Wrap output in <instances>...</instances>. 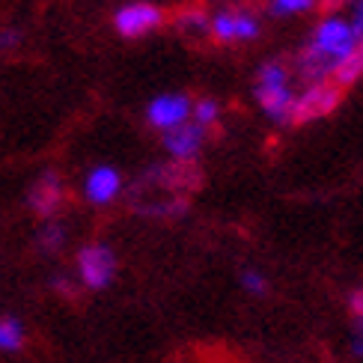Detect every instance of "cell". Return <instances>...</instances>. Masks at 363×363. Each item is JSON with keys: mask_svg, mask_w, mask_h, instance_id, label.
<instances>
[{"mask_svg": "<svg viewBox=\"0 0 363 363\" xmlns=\"http://www.w3.org/2000/svg\"><path fill=\"white\" fill-rule=\"evenodd\" d=\"M253 96L259 108L280 125H292V108H295V93H292V69L283 60H268L256 72Z\"/></svg>", "mask_w": 363, "mask_h": 363, "instance_id": "6da1fadb", "label": "cell"}, {"mask_svg": "<svg viewBox=\"0 0 363 363\" xmlns=\"http://www.w3.org/2000/svg\"><path fill=\"white\" fill-rule=\"evenodd\" d=\"M203 167L196 161H155L138 176L131 188L170 194V196H194L203 188Z\"/></svg>", "mask_w": 363, "mask_h": 363, "instance_id": "7a4b0ae2", "label": "cell"}, {"mask_svg": "<svg viewBox=\"0 0 363 363\" xmlns=\"http://www.w3.org/2000/svg\"><path fill=\"white\" fill-rule=\"evenodd\" d=\"M357 39H360V36L354 33V27H352L349 21H342L340 15H328V18L313 30L307 48H310L315 57H319V60H325V63L337 72V66L352 54V48L357 45ZM330 78H334V74H330Z\"/></svg>", "mask_w": 363, "mask_h": 363, "instance_id": "3957f363", "label": "cell"}, {"mask_svg": "<svg viewBox=\"0 0 363 363\" xmlns=\"http://www.w3.org/2000/svg\"><path fill=\"white\" fill-rule=\"evenodd\" d=\"M74 265H78L81 283L93 292L108 289L116 277V253L104 245V241H86V245L74 253Z\"/></svg>", "mask_w": 363, "mask_h": 363, "instance_id": "277c9868", "label": "cell"}, {"mask_svg": "<svg viewBox=\"0 0 363 363\" xmlns=\"http://www.w3.org/2000/svg\"><path fill=\"white\" fill-rule=\"evenodd\" d=\"M66 206H69V185L54 170L42 173L27 191V208L39 220H57L66 211Z\"/></svg>", "mask_w": 363, "mask_h": 363, "instance_id": "5b68a950", "label": "cell"}, {"mask_svg": "<svg viewBox=\"0 0 363 363\" xmlns=\"http://www.w3.org/2000/svg\"><path fill=\"white\" fill-rule=\"evenodd\" d=\"M345 96V89L337 86L334 81H322V84H310L304 93L295 96V108H292V125H307L315 119L330 116Z\"/></svg>", "mask_w": 363, "mask_h": 363, "instance_id": "8992f818", "label": "cell"}, {"mask_svg": "<svg viewBox=\"0 0 363 363\" xmlns=\"http://www.w3.org/2000/svg\"><path fill=\"white\" fill-rule=\"evenodd\" d=\"M208 36L220 42V45H230V42H250L259 36V21L253 18L250 12H241V9H226L218 12L208 24Z\"/></svg>", "mask_w": 363, "mask_h": 363, "instance_id": "52a82bcc", "label": "cell"}, {"mask_svg": "<svg viewBox=\"0 0 363 363\" xmlns=\"http://www.w3.org/2000/svg\"><path fill=\"white\" fill-rule=\"evenodd\" d=\"M164 24V12L155 4H128L113 15V27L119 36L125 39H140L146 33H152Z\"/></svg>", "mask_w": 363, "mask_h": 363, "instance_id": "ba28073f", "label": "cell"}, {"mask_svg": "<svg viewBox=\"0 0 363 363\" xmlns=\"http://www.w3.org/2000/svg\"><path fill=\"white\" fill-rule=\"evenodd\" d=\"M191 108H194V101L188 96H182V93L158 96L152 104H149L146 123L152 125V128H158V131H170V128H176L182 123H188Z\"/></svg>", "mask_w": 363, "mask_h": 363, "instance_id": "9c48e42d", "label": "cell"}, {"mask_svg": "<svg viewBox=\"0 0 363 363\" xmlns=\"http://www.w3.org/2000/svg\"><path fill=\"white\" fill-rule=\"evenodd\" d=\"M208 134L196 125V123H182L170 131H164V149L170 152L173 161H196L203 152Z\"/></svg>", "mask_w": 363, "mask_h": 363, "instance_id": "30bf717a", "label": "cell"}, {"mask_svg": "<svg viewBox=\"0 0 363 363\" xmlns=\"http://www.w3.org/2000/svg\"><path fill=\"white\" fill-rule=\"evenodd\" d=\"M123 194V176L113 167H93L84 179V196L93 206H111Z\"/></svg>", "mask_w": 363, "mask_h": 363, "instance_id": "8fae6325", "label": "cell"}, {"mask_svg": "<svg viewBox=\"0 0 363 363\" xmlns=\"http://www.w3.org/2000/svg\"><path fill=\"white\" fill-rule=\"evenodd\" d=\"M66 238H69V233H66L63 223L60 220H45L39 226V233H36V250L42 256H57L60 250L66 247Z\"/></svg>", "mask_w": 363, "mask_h": 363, "instance_id": "7c38bea8", "label": "cell"}, {"mask_svg": "<svg viewBox=\"0 0 363 363\" xmlns=\"http://www.w3.org/2000/svg\"><path fill=\"white\" fill-rule=\"evenodd\" d=\"M363 78V36L357 39V45L352 48V54L342 60V63L337 66V72H334V81L337 86H342V89H349L352 84H357Z\"/></svg>", "mask_w": 363, "mask_h": 363, "instance_id": "4fadbf2b", "label": "cell"}, {"mask_svg": "<svg viewBox=\"0 0 363 363\" xmlns=\"http://www.w3.org/2000/svg\"><path fill=\"white\" fill-rule=\"evenodd\" d=\"M173 24L182 30L185 36H208V24H211V18L203 12V9H194V6H188V9H179L176 15H173Z\"/></svg>", "mask_w": 363, "mask_h": 363, "instance_id": "5bb4252c", "label": "cell"}, {"mask_svg": "<svg viewBox=\"0 0 363 363\" xmlns=\"http://www.w3.org/2000/svg\"><path fill=\"white\" fill-rule=\"evenodd\" d=\"M191 111H194V123L200 125L206 134L218 128V123H220V104L215 99H196Z\"/></svg>", "mask_w": 363, "mask_h": 363, "instance_id": "9a60e30c", "label": "cell"}, {"mask_svg": "<svg viewBox=\"0 0 363 363\" xmlns=\"http://www.w3.org/2000/svg\"><path fill=\"white\" fill-rule=\"evenodd\" d=\"M24 345V328L9 319V315H4L0 319V352H18Z\"/></svg>", "mask_w": 363, "mask_h": 363, "instance_id": "2e32d148", "label": "cell"}, {"mask_svg": "<svg viewBox=\"0 0 363 363\" xmlns=\"http://www.w3.org/2000/svg\"><path fill=\"white\" fill-rule=\"evenodd\" d=\"M315 6V0H271L268 12L271 15H298V12H307Z\"/></svg>", "mask_w": 363, "mask_h": 363, "instance_id": "e0dca14e", "label": "cell"}, {"mask_svg": "<svg viewBox=\"0 0 363 363\" xmlns=\"http://www.w3.org/2000/svg\"><path fill=\"white\" fill-rule=\"evenodd\" d=\"M241 286L250 292V295H265L268 292V280H265V274H259V271H245L241 274Z\"/></svg>", "mask_w": 363, "mask_h": 363, "instance_id": "ac0fdd59", "label": "cell"}, {"mask_svg": "<svg viewBox=\"0 0 363 363\" xmlns=\"http://www.w3.org/2000/svg\"><path fill=\"white\" fill-rule=\"evenodd\" d=\"M51 289H54L60 298H66V301L78 298V286H74V280H72V277H66V274H57V277L51 280Z\"/></svg>", "mask_w": 363, "mask_h": 363, "instance_id": "d6986e66", "label": "cell"}, {"mask_svg": "<svg viewBox=\"0 0 363 363\" xmlns=\"http://www.w3.org/2000/svg\"><path fill=\"white\" fill-rule=\"evenodd\" d=\"M345 307H349L352 313V319H363V286H357V289L349 292V301H345Z\"/></svg>", "mask_w": 363, "mask_h": 363, "instance_id": "ffe728a7", "label": "cell"}, {"mask_svg": "<svg viewBox=\"0 0 363 363\" xmlns=\"http://www.w3.org/2000/svg\"><path fill=\"white\" fill-rule=\"evenodd\" d=\"M18 42H21V33H18V30H12V27L0 30V51H12Z\"/></svg>", "mask_w": 363, "mask_h": 363, "instance_id": "44dd1931", "label": "cell"}, {"mask_svg": "<svg viewBox=\"0 0 363 363\" xmlns=\"http://www.w3.org/2000/svg\"><path fill=\"white\" fill-rule=\"evenodd\" d=\"M354 33L363 36V0H354V18H352Z\"/></svg>", "mask_w": 363, "mask_h": 363, "instance_id": "7402d4cb", "label": "cell"}]
</instances>
